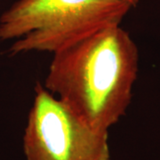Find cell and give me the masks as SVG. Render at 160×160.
Returning <instances> with one entry per match:
<instances>
[{
	"label": "cell",
	"mask_w": 160,
	"mask_h": 160,
	"mask_svg": "<svg viewBox=\"0 0 160 160\" xmlns=\"http://www.w3.org/2000/svg\"><path fill=\"white\" fill-rule=\"evenodd\" d=\"M138 57L126 30L109 27L54 52L44 87L93 129L108 132L130 104Z\"/></svg>",
	"instance_id": "6da1fadb"
},
{
	"label": "cell",
	"mask_w": 160,
	"mask_h": 160,
	"mask_svg": "<svg viewBox=\"0 0 160 160\" xmlns=\"http://www.w3.org/2000/svg\"><path fill=\"white\" fill-rule=\"evenodd\" d=\"M131 7L126 0H18L0 17V40L15 39L12 55L54 53L118 26Z\"/></svg>",
	"instance_id": "7a4b0ae2"
},
{
	"label": "cell",
	"mask_w": 160,
	"mask_h": 160,
	"mask_svg": "<svg viewBox=\"0 0 160 160\" xmlns=\"http://www.w3.org/2000/svg\"><path fill=\"white\" fill-rule=\"evenodd\" d=\"M23 136L26 160H111L108 132L93 129L41 84Z\"/></svg>",
	"instance_id": "3957f363"
},
{
	"label": "cell",
	"mask_w": 160,
	"mask_h": 160,
	"mask_svg": "<svg viewBox=\"0 0 160 160\" xmlns=\"http://www.w3.org/2000/svg\"><path fill=\"white\" fill-rule=\"evenodd\" d=\"M126 1L131 6H136V5H137L140 0H126Z\"/></svg>",
	"instance_id": "277c9868"
}]
</instances>
